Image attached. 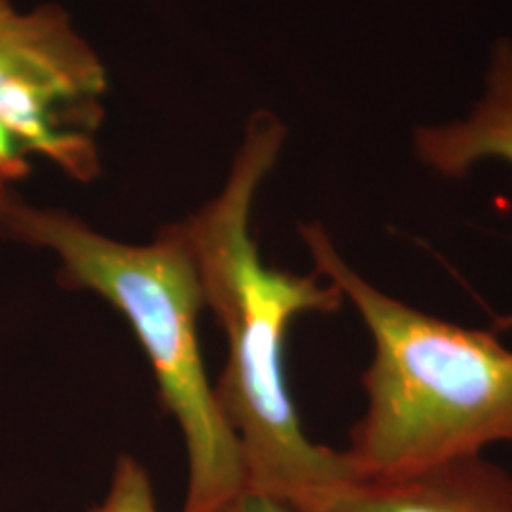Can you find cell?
Segmentation results:
<instances>
[{"mask_svg": "<svg viewBox=\"0 0 512 512\" xmlns=\"http://www.w3.org/2000/svg\"><path fill=\"white\" fill-rule=\"evenodd\" d=\"M285 128L270 112L249 120L228 179L181 220L202 281L205 310L226 336L228 359L215 395L238 437L247 486L298 505L357 475L346 452L311 442L291 399L285 344L304 313H332L344 294L317 274L268 266L251 234L256 192L274 169Z\"/></svg>", "mask_w": 512, "mask_h": 512, "instance_id": "cell-1", "label": "cell"}, {"mask_svg": "<svg viewBox=\"0 0 512 512\" xmlns=\"http://www.w3.org/2000/svg\"><path fill=\"white\" fill-rule=\"evenodd\" d=\"M315 272L363 319L372 361L365 416L346 456L357 478L408 475L512 444V351L494 334L433 317L366 281L319 222L300 224Z\"/></svg>", "mask_w": 512, "mask_h": 512, "instance_id": "cell-2", "label": "cell"}, {"mask_svg": "<svg viewBox=\"0 0 512 512\" xmlns=\"http://www.w3.org/2000/svg\"><path fill=\"white\" fill-rule=\"evenodd\" d=\"M0 232L54 253L65 287L97 294L126 317L147 353L162 406L183 433V512H211L247 488L238 437L205 372L198 338L205 300L183 224L165 226L145 245L124 243L67 211L33 207L14 194L0 203Z\"/></svg>", "mask_w": 512, "mask_h": 512, "instance_id": "cell-3", "label": "cell"}, {"mask_svg": "<svg viewBox=\"0 0 512 512\" xmlns=\"http://www.w3.org/2000/svg\"><path fill=\"white\" fill-rule=\"evenodd\" d=\"M107 71L67 12L44 4L0 23V203L44 158L78 183L101 173Z\"/></svg>", "mask_w": 512, "mask_h": 512, "instance_id": "cell-4", "label": "cell"}, {"mask_svg": "<svg viewBox=\"0 0 512 512\" xmlns=\"http://www.w3.org/2000/svg\"><path fill=\"white\" fill-rule=\"evenodd\" d=\"M298 512H512V475L480 456L391 478H355L293 505Z\"/></svg>", "mask_w": 512, "mask_h": 512, "instance_id": "cell-5", "label": "cell"}, {"mask_svg": "<svg viewBox=\"0 0 512 512\" xmlns=\"http://www.w3.org/2000/svg\"><path fill=\"white\" fill-rule=\"evenodd\" d=\"M423 164L444 177H465L482 160L512 165V44L501 42L488 78V93L475 114L448 126L421 128L414 137ZM495 329H512V313Z\"/></svg>", "mask_w": 512, "mask_h": 512, "instance_id": "cell-6", "label": "cell"}, {"mask_svg": "<svg viewBox=\"0 0 512 512\" xmlns=\"http://www.w3.org/2000/svg\"><path fill=\"white\" fill-rule=\"evenodd\" d=\"M92 512H160L147 469L133 456L116 459L109 492Z\"/></svg>", "mask_w": 512, "mask_h": 512, "instance_id": "cell-7", "label": "cell"}, {"mask_svg": "<svg viewBox=\"0 0 512 512\" xmlns=\"http://www.w3.org/2000/svg\"><path fill=\"white\" fill-rule=\"evenodd\" d=\"M211 512H298L293 505L281 497H275L255 488H243Z\"/></svg>", "mask_w": 512, "mask_h": 512, "instance_id": "cell-8", "label": "cell"}, {"mask_svg": "<svg viewBox=\"0 0 512 512\" xmlns=\"http://www.w3.org/2000/svg\"><path fill=\"white\" fill-rule=\"evenodd\" d=\"M14 12H16V8L12 6L10 0H0V23H2L4 19L10 18Z\"/></svg>", "mask_w": 512, "mask_h": 512, "instance_id": "cell-9", "label": "cell"}]
</instances>
